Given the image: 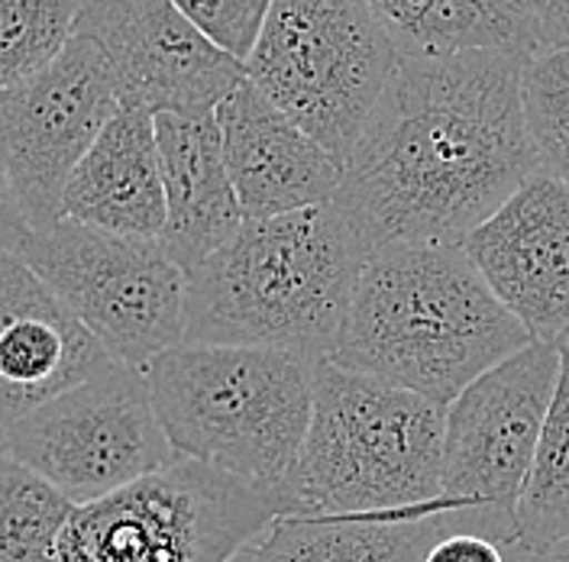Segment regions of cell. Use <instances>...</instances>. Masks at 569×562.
<instances>
[{
  "instance_id": "6da1fadb",
  "label": "cell",
  "mask_w": 569,
  "mask_h": 562,
  "mask_svg": "<svg viewBox=\"0 0 569 562\" xmlns=\"http://www.w3.org/2000/svg\"><path fill=\"white\" fill-rule=\"evenodd\" d=\"M525 62L505 49L401 52L333 198L369 249L462 243L537 172Z\"/></svg>"
},
{
  "instance_id": "7a4b0ae2",
  "label": "cell",
  "mask_w": 569,
  "mask_h": 562,
  "mask_svg": "<svg viewBox=\"0 0 569 562\" xmlns=\"http://www.w3.org/2000/svg\"><path fill=\"white\" fill-rule=\"evenodd\" d=\"M531 340L462 243H391L369 249L330 362L447 408Z\"/></svg>"
},
{
  "instance_id": "3957f363",
  "label": "cell",
  "mask_w": 569,
  "mask_h": 562,
  "mask_svg": "<svg viewBox=\"0 0 569 562\" xmlns=\"http://www.w3.org/2000/svg\"><path fill=\"white\" fill-rule=\"evenodd\" d=\"M366 255L369 243L337 201L247 217L188 272L184 340L330 359Z\"/></svg>"
},
{
  "instance_id": "277c9868",
  "label": "cell",
  "mask_w": 569,
  "mask_h": 562,
  "mask_svg": "<svg viewBox=\"0 0 569 562\" xmlns=\"http://www.w3.org/2000/svg\"><path fill=\"white\" fill-rule=\"evenodd\" d=\"M320 362L282 347L181 340L146 379L178 456L282 489L308 440Z\"/></svg>"
},
{
  "instance_id": "5b68a950",
  "label": "cell",
  "mask_w": 569,
  "mask_h": 562,
  "mask_svg": "<svg viewBox=\"0 0 569 562\" xmlns=\"http://www.w3.org/2000/svg\"><path fill=\"white\" fill-rule=\"evenodd\" d=\"M447 408L323 359L284 514L415 511L443 494Z\"/></svg>"
},
{
  "instance_id": "8992f818",
  "label": "cell",
  "mask_w": 569,
  "mask_h": 562,
  "mask_svg": "<svg viewBox=\"0 0 569 562\" xmlns=\"http://www.w3.org/2000/svg\"><path fill=\"white\" fill-rule=\"evenodd\" d=\"M284 514L279 489L201 459L78 504L59 562H230Z\"/></svg>"
},
{
  "instance_id": "52a82bcc",
  "label": "cell",
  "mask_w": 569,
  "mask_h": 562,
  "mask_svg": "<svg viewBox=\"0 0 569 562\" xmlns=\"http://www.w3.org/2000/svg\"><path fill=\"white\" fill-rule=\"evenodd\" d=\"M398 62L401 49L369 0H272L243 66L347 165Z\"/></svg>"
},
{
  "instance_id": "ba28073f",
  "label": "cell",
  "mask_w": 569,
  "mask_h": 562,
  "mask_svg": "<svg viewBox=\"0 0 569 562\" xmlns=\"http://www.w3.org/2000/svg\"><path fill=\"white\" fill-rule=\"evenodd\" d=\"M563 347L531 340L447 404L443 498L453 530L518 543V501L560 385Z\"/></svg>"
},
{
  "instance_id": "9c48e42d",
  "label": "cell",
  "mask_w": 569,
  "mask_h": 562,
  "mask_svg": "<svg viewBox=\"0 0 569 562\" xmlns=\"http://www.w3.org/2000/svg\"><path fill=\"white\" fill-rule=\"evenodd\" d=\"M20 259L127 365L146 369L184 340L188 272L156 237L62 217L33 230Z\"/></svg>"
},
{
  "instance_id": "30bf717a",
  "label": "cell",
  "mask_w": 569,
  "mask_h": 562,
  "mask_svg": "<svg viewBox=\"0 0 569 562\" xmlns=\"http://www.w3.org/2000/svg\"><path fill=\"white\" fill-rule=\"evenodd\" d=\"M7 450L78 504L98 501L178 459L146 369L120 359L7 423Z\"/></svg>"
},
{
  "instance_id": "8fae6325",
  "label": "cell",
  "mask_w": 569,
  "mask_h": 562,
  "mask_svg": "<svg viewBox=\"0 0 569 562\" xmlns=\"http://www.w3.org/2000/svg\"><path fill=\"white\" fill-rule=\"evenodd\" d=\"M117 107L113 69L101 46L81 33L46 69L0 91V159L33 230L66 217L71 172Z\"/></svg>"
},
{
  "instance_id": "7c38bea8",
  "label": "cell",
  "mask_w": 569,
  "mask_h": 562,
  "mask_svg": "<svg viewBox=\"0 0 569 562\" xmlns=\"http://www.w3.org/2000/svg\"><path fill=\"white\" fill-rule=\"evenodd\" d=\"M74 33L107 56L120 104L152 113H201L247 78V66L220 49L176 0H84Z\"/></svg>"
},
{
  "instance_id": "4fadbf2b",
  "label": "cell",
  "mask_w": 569,
  "mask_h": 562,
  "mask_svg": "<svg viewBox=\"0 0 569 562\" xmlns=\"http://www.w3.org/2000/svg\"><path fill=\"white\" fill-rule=\"evenodd\" d=\"M462 249L533 340H569V184L533 172Z\"/></svg>"
},
{
  "instance_id": "5bb4252c",
  "label": "cell",
  "mask_w": 569,
  "mask_h": 562,
  "mask_svg": "<svg viewBox=\"0 0 569 562\" xmlns=\"http://www.w3.org/2000/svg\"><path fill=\"white\" fill-rule=\"evenodd\" d=\"M113 362L20 255H0V423L20 421Z\"/></svg>"
},
{
  "instance_id": "9a60e30c",
  "label": "cell",
  "mask_w": 569,
  "mask_h": 562,
  "mask_svg": "<svg viewBox=\"0 0 569 562\" xmlns=\"http://www.w3.org/2000/svg\"><path fill=\"white\" fill-rule=\"evenodd\" d=\"M217 123L247 217H276L337 198L343 165L249 78L217 104Z\"/></svg>"
},
{
  "instance_id": "2e32d148",
  "label": "cell",
  "mask_w": 569,
  "mask_h": 562,
  "mask_svg": "<svg viewBox=\"0 0 569 562\" xmlns=\"http://www.w3.org/2000/svg\"><path fill=\"white\" fill-rule=\"evenodd\" d=\"M156 140L169 201V220L159 240L178 265L191 272L240 230L247 213L223 159L217 110H162L156 113Z\"/></svg>"
},
{
  "instance_id": "e0dca14e",
  "label": "cell",
  "mask_w": 569,
  "mask_h": 562,
  "mask_svg": "<svg viewBox=\"0 0 569 562\" xmlns=\"http://www.w3.org/2000/svg\"><path fill=\"white\" fill-rule=\"evenodd\" d=\"M62 213L127 237H162L169 201L156 113L149 107H117L101 137L71 172Z\"/></svg>"
},
{
  "instance_id": "ac0fdd59",
  "label": "cell",
  "mask_w": 569,
  "mask_h": 562,
  "mask_svg": "<svg viewBox=\"0 0 569 562\" xmlns=\"http://www.w3.org/2000/svg\"><path fill=\"white\" fill-rule=\"evenodd\" d=\"M450 530L453 508L443 494L415 511L279 514L252 543V562H425Z\"/></svg>"
},
{
  "instance_id": "d6986e66",
  "label": "cell",
  "mask_w": 569,
  "mask_h": 562,
  "mask_svg": "<svg viewBox=\"0 0 569 562\" xmlns=\"http://www.w3.org/2000/svg\"><path fill=\"white\" fill-rule=\"evenodd\" d=\"M401 52H540L528 0H369Z\"/></svg>"
},
{
  "instance_id": "ffe728a7",
  "label": "cell",
  "mask_w": 569,
  "mask_h": 562,
  "mask_svg": "<svg viewBox=\"0 0 569 562\" xmlns=\"http://www.w3.org/2000/svg\"><path fill=\"white\" fill-rule=\"evenodd\" d=\"M78 501L36 469L7 459L0 469V562H59Z\"/></svg>"
},
{
  "instance_id": "44dd1931",
  "label": "cell",
  "mask_w": 569,
  "mask_h": 562,
  "mask_svg": "<svg viewBox=\"0 0 569 562\" xmlns=\"http://www.w3.org/2000/svg\"><path fill=\"white\" fill-rule=\"evenodd\" d=\"M560 347V385L543 421L528 485L518 501V543L525 546L569 533V340Z\"/></svg>"
},
{
  "instance_id": "7402d4cb",
  "label": "cell",
  "mask_w": 569,
  "mask_h": 562,
  "mask_svg": "<svg viewBox=\"0 0 569 562\" xmlns=\"http://www.w3.org/2000/svg\"><path fill=\"white\" fill-rule=\"evenodd\" d=\"M84 0H0V91L42 71L74 36Z\"/></svg>"
},
{
  "instance_id": "603a6c76",
  "label": "cell",
  "mask_w": 569,
  "mask_h": 562,
  "mask_svg": "<svg viewBox=\"0 0 569 562\" xmlns=\"http://www.w3.org/2000/svg\"><path fill=\"white\" fill-rule=\"evenodd\" d=\"M537 172L569 184V49H540L521 71Z\"/></svg>"
},
{
  "instance_id": "cb8c5ba5",
  "label": "cell",
  "mask_w": 569,
  "mask_h": 562,
  "mask_svg": "<svg viewBox=\"0 0 569 562\" xmlns=\"http://www.w3.org/2000/svg\"><path fill=\"white\" fill-rule=\"evenodd\" d=\"M220 49L247 62L272 0H176Z\"/></svg>"
},
{
  "instance_id": "d4e9b609",
  "label": "cell",
  "mask_w": 569,
  "mask_h": 562,
  "mask_svg": "<svg viewBox=\"0 0 569 562\" xmlns=\"http://www.w3.org/2000/svg\"><path fill=\"white\" fill-rule=\"evenodd\" d=\"M425 562H508V546L486 533L450 530L427 550Z\"/></svg>"
},
{
  "instance_id": "484cf974",
  "label": "cell",
  "mask_w": 569,
  "mask_h": 562,
  "mask_svg": "<svg viewBox=\"0 0 569 562\" xmlns=\"http://www.w3.org/2000/svg\"><path fill=\"white\" fill-rule=\"evenodd\" d=\"M30 237H33V223L23 211L13 178L0 159V255H20V249L30 243Z\"/></svg>"
},
{
  "instance_id": "4316f807",
  "label": "cell",
  "mask_w": 569,
  "mask_h": 562,
  "mask_svg": "<svg viewBox=\"0 0 569 562\" xmlns=\"http://www.w3.org/2000/svg\"><path fill=\"white\" fill-rule=\"evenodd\" d=\"M540 49H569V0H528Z\"/></svg>"
},
{
  "instance_id": "83f0119b",
  "label": "cell",
  "mask_w": 569,
  "mask_h": 562,
  "mask_svg": "<svg viewBox=\"0 0 569 562\" xmlns=\"http://www.w3.org/2000/svg\"><path fill=\"white\" fill-rule=\"evenodd\" d=\"M508 562H569V533L547 540V543H511L508 546Z\"/></svg>"
},
{
  "instance_id": "f1b7e54d",
  "label": "cell",
  "mask_w": 569,
  "mask_h": 562,
  "mask_svg": "<svg viewBox=\"0 0 569 562\" xmlns=\"http://www.w3.org/2000/svg\"><path fill=\"white\" fill-rule=\"evenodd\" d=\"M7 459H10V450H7V426L0 423V469L7 465Z\"/></svg>"
}]
</instances>
